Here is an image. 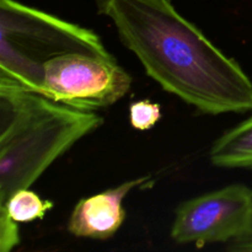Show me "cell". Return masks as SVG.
<instances>
[{
	"mask_svg": "<svg viewBox=\"0 0 252 252\" xmlns=\"http://www.w3.org/2000/svg\"><path fill=\"white\" fill-rule=\"evenodd\" d=\"M123 46L162 90L203 115L252 111V80L171 0H96Z\"/></svg>",
	"mask_w": 252,
	"mask_h": 252,
	"instance_id": "6da1fadb",
	"label": "cell"
},
{
	"mask_svg": "<svg viewBox=\"0 0 252 252\" xmlns=\"http://www.w3.org/2000/svg\"><path fill=\"white\" fill-rule=\"evenodd\" d=\"M102 123L95 111L0 83V206Z\"/></svg>",
	"mask_w": 252,
	"mask_h": 252,
	"instance_id": "7a4b0ae2",
	"label": "cell"
},
{
	"mask_svg": "<svg viewBox=\"0 0 252 252\" xmlns=\"http://www.w3.org/2000/svg\"><path fill=\"white\" fill-rule=\"evenodd\" d=\"M74 52L112 56L94 30L16 0H0V83L39 94L44 64Z\"/></svg>",
	"mask_w": 252,
	"mask_h": 252,
	"instance_id": "3957f363",
	"label": "cell"
},
{
	"mask_svg": "<svg viewBox=\"0 0 252 252\" xmlns=\"http://www.w3.org/2000/svg\"><path fill=\"white\" fill-rule=\"evenodd\" d=\"M130 85L132 78L113 56L74 52L44 64L39 94L78 110L96 111L115 105Z\"/></svg>",
	"mask_w": 252,
	"mask_h": 252,
	"instance_id": "277c9868",
	"label": "cell"
},
{
	"mask_svg": "<svg viewBox=\"0 0 252 252\" xmlns=\"http://www.w3.org/2000/svg\"><path fill=\"white\" fill-rule=\"evenodd\" d=\"M252 230V189L231 184L182 202L175 211L170 236L197 248L230 243Z\"/></svg>",
	"mask_w": 252,
	"mask_h": 252,
	"instance_id": "5b68a950",
	"label": "cell"
},
{
	"mask_svg": "<svg viewBox=\"0 0 252 252\" xmlns=\"http://www.w3.org/2000/svg\"><path fill=\"white\" fill-rule=\"evenodd\" d=\"M150 176L129 180L120 186L80 199L69 217L68 229L76 238L107 240L122 226L126 211L122 203L133 189L149 184Z\"/></svg>",
	"mask_w": 252,
	"mask_h": 252,
	"instance_id": "8992f818",
	"label": "cell"
},
{
	"mask_svg": "<svg viewBox=\"0 0 252 252\" xmlns=\"http://www.w3.org/2000/svg\"><path fill=\"white\" fill-rule=\"evenodd\" d=\"M209 161L221 169L252 170V115L225 130L212 144Z\"/></svg>",
	"mask_w": 252,
	"mask_h": 252,
	"instance_id": "52a82bcc",
	"label": "cell"
},
{
	"mask_svg": "<svg viewBox=\"0 0 252 252\" xmlns=\"http://www.w3.org/2000/svg\"><path fill=\"white\" fill-rule=\"evenodd\" d=\"M10 218L16 223H31L42 219L48 211H51L53 203L44 201L37 193L30 189H22L15 192L4 206Z\"/></svg>",
	"mask_w": 252,
	"mask_h": 252,
	"instance_id": "ba28073f",
	"label": "cell"
},
{
	"mask_svg": "<svg viewBox=\"0 0 252 252\" xmlns=\"http://www.w3.org/2000/svg\"><path fill=\"white\" fill-rule=\"evenodd\" d=\"M161 118V107L150 100L135 101L129 107V120L133 128L148 130L154 127Z\"/></svg>",
	"mask_w": 252,
	"mask_h": 252,
	"instance_id": "9c48e42d",
	"label": "cell"
},
{
	"mask_svg": "<svg viewBox=\"0 0 252 252\" xmlns=\"http://www.w3.org/2000/svg\"><path fill=\"white\" fill-rule=\"evenodd\" d=\"M19 223L12 220L4 207H0V252L14 250L21 241Z\"/></svg>",
	"mask_w": 252,
	"mask_h": 252,
	"instance_id": "30bf717a",
	"label": "cell"
},
{
	"mask_svg": "<svg viewBox=\"0 0 252 252\" xmlns=\"http://www.w3.org/2000/svg\"><path fill=\"white\" fill-rule=\"evenodd\" d=\"M226 250L234 252H252V230L226 244Z\"/></svg>",
	"mask_w": 252,
	"mask_h": 252,
	"instance_id": "8fae6325",
	"label": "cell"
}]
</instances>
